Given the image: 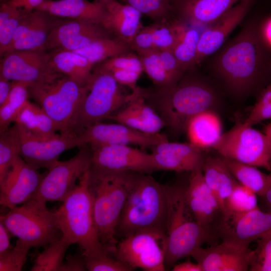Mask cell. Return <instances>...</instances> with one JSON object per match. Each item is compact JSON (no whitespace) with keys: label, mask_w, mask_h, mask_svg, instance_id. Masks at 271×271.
Masks as SVG:
<instances>
[{"label":"cell","mask_w":271,"mask_h":271,"mask_svg":"<svg viewBox=\"0 0 271 271\" xmlns=\"http://www.w3.org/2000/svg\"><path fill=\"white\" fill-rule=\"evenodd\" d=\"M167 214L166 185L146 174L133 172L116 228V238L145 231L165 235Z\"/></svg>","instance_id":"obj_1"},{"label":"cell","mask_w":271,"mask_h":271,"mask_svg":"<svg viewBox=\"0 0 271 271\" xmlns=\"http://www.w3.org/2000/svg\"><path fill=\"white\" fill-rule=\"evenodd\" d=\"M147 102L175 134L185 131L189 120L196 114L213 110L218 103L215 91L203 81L182 78L174 86L150 92L143 89Z\"/></svg>","instance_id":"obj_2"},{"label":"cell","mask_w":271,"mask_h":271,"mask_svg":"<svg viewBox=\"0 0 271 271\" xmlns=\"http://www.w3.org/2000/svg\"><path fill=\"white\" fill-rule=\"evenodd\" d=\"M186 186L166 185L168 214L165 240L166 268L173 267L179 260L190 256L193 251L216 238L212 231L195 219L186 201Z\"/></svg>","instance_id":"obj_3"},{"label":"cell","mask_w":271,"mask_h":271,"mask_svg":"<svg viewBox=\"0 0 271 271\" xmlns=\"http://www.w3.org/2000/svg\"><path fill=\"white\" fill-rule=\"evenodd\" d=\"M133 173L120 172L98 176L89 175L95 226L99 240L109 255L113 254L118 242L116 228Z\"/></svg>","instance_id":"obj_4"},{"label":"cell","mask_w":271,"mask_h":271,"mask_svg":"<svg viewBox=\"0 0 271 271\" xmlns=\"http://www.w3.org/2000/svg\"><path fill=\"white\" fill-rule=\"evenodd\" d=\"M217 72L227 86L236 93H243L260 80L264 55L254 28L242 31L223 49L215 65Z\"/></svg>","instance_id":"obj_5"},{"label":"cell","mask_w":271,"mask_h":271,"mask_svg":"<svg viewBox=\"0 0 271 271\" xmlns=\"http://www.w3.org/2000/svg\"><path fill=\"white\" fill-rule=\"evenodd\" d=\"M88 85H81L54 72L45 80L29 85L30 97L52 119L60 133L76 134L75 127Z\"/></svg>","instance_id":"obj_6"},{"label":"cell","mask_w":271,"mask_h":271,"mask_svg":"<svg viewBox=\"0 0 271 271\" xmlns=\"http://www.w3.org/2000/svg\"><path fill=\"white\" fill-rule=\"evenodd\" d=\"M62 202L55 211L62 236L71 244L77 243L85 256L107 254L99 240L95 226L89 169Z\"/></svg>","instance_id":"obj_7"},{"label":"cell","mask_w":271,"mask_h":271,"mask_svg":"<svg viewBox=\"0 0 271 271\" xmlns=\"http://www.w3.org/2000/svg\"><path fill=\"white\" fill-rule=\"evenodd\" d=\"M46 204L30 199L1 215L0 221L11 234L32 247H45L62 236L56 211L48 210Z\"/></svg>","instance_id":"obj_8"},{"label":"cell","mask_w":271,"mask_h":271,"mask_svg":"<svg viewBox=\"0 0 271 271\" xmlns=\"http://www.w3.org/2000/svg\"><path fill=\"white\" fill-rule=\"evenodd\" d=\"M88 93L81 106L75 127L79 136L85 128L107 119L129 101L120 85L108 71L98 68L88 83Z\"/></svg>","instance_id":"obj_9"},{"label":"cell","mask_w":271,"mask_h":271,"mask_svg":"<svg viewBox=\"0 0 271 271\" xmlns=\"http://www.w3.org/2000/svg\"><path fill=\"white\" fill-rule=\"evenodd\" d=\"M221 157L271 171V157L265 133L238 122L223 133L213 147Z\"/></svg>","instance_id":"obj_10"},{"label":"cell","mask_w":271,"mask_h":271,"mask_svg":"<svg viewBox=\"0 0 271 271\" xmlns=\"http://www.w3.org/2000/svg\"><path fill=\"white\" fill-rule=\"evenodd\" d=\"M90 163V148L83 146L72 158L58 161L48 170L30 199L45 204L50 201L63 202L76 187L77 181L89 169Z\"/></svg>","instance_id":"obj_11"},{"label":"cell","mask_w":271,"mask_h":271,"mask_svg":"<svg viewBox=\"0 0 271 271\" xmlns=\"http://www.w3.org/2000/svg\"><path fill=\"white\" fill-rule=\"evenodd\" d=\"M90 176L120 172L148 174L158 171L151 153L131 146L108 145L90 148Z\"/></svg>","instance_id":"obj_12"},{"label":"cell","mask_w":271,"mask_h":271,"mask_svg":"<svg viewBox=\"0 0 271 271\" xmlns=\"http://www.w3.org/2000/svg\"><path fill=\"white\" fill-rule=\"evenodd\" d=\"M165 235L141 231L121 239L113 253L115 258L133 270L164 271Z\"/></svg>","instance_id":"obj_13"},{"label":"cell","mask_w":271,"mask_h":271,"mask_svg":"<svg viewBox=\"0 0 271 271\" xmlns=\"http://www.w3.org/2000/svg\"><path fill=\"white\" fill-rule=\"evenodd\" d=\"M271 230V212L259 208L243 213L226 212L215 228L217 237L243 248Z\"/></svg>","instance_id":"obj_14"},{"label":"cell","mask_w":271,"mask_h":271,"mask_svg":"<svg viewBox=\"0 0 271 271\" xmlns=\"http://www.w3.org/2000/svg\"><path fill=\"white\" fill-rule=\"evenodd\" d=\"M18 135L20 155L28 165L38 170L50 169L64 151L82 146L79 136L57 134L50 139L37 138L15 124Z\"/></svg>","instance_id":"obj_15"},{"label":"cell","mask_w":271,"mask_h":271,"mask_svg":"<svg viewBox=\"0 0 271 271\" xmlns=\"http://www.w3.org/2000/svg\"><path fill=\"white\" fill-rule=\"evenodd\" d=\"M79 137L82 146H87L90 148L124 145L152 149L168 140L166 135L160 132L147 133L117 122L110 124L98 122L85 128Z\"/></svg>","instance_id":"obj_16"},{"label":"cell","mask_w":271,"mask_h":271,"mask_svg":"<svg viewBox=\"0 0 271 271\" xmlns=\"http://www.w3.org/2000/svg\"><path fill=\"white\" fill-rule=\"evenodd\" d=\"M50 58L44 50L9 52L1 61L0 76L29 85L40 82L55 71L50 66Z\"/></svg>","instance_id":"obj_17"},{"label":"cell","mask_w":271,"mask_h":271,"mask_svg":"<svg viewBox=\"0 0 271 271\" xmlns=\"http://www.w3.org/2000/svg\"><path fill=\"white\" fill-rule=\"evenodd\" d=\"M185 198L196 221L215 234V228L222 212L218 200L205 182L202 168L191 172Z\"/></svg>","instance_id":"obj_18"},{"label":"cell","mask_w":271,"mask_h":271,"mask_svg":"<svg viewBox=\"0 0 271 271\" xmlns=\"http://www.w3.org/2000/svg\"><path fill=\"white\" fill-rule=\"evenodd\" d=\"M44 174L19 156L0 184V203L9 209L29 200L38 188Z\"/></svg>","instance_id":"obj_19"},{"label":"cell","mask_w":271,"mask_h":271,"mask_svg":"<svg viewBox=\"0 0 271 271\" xmlns=\"http://www.w3.org/2000/svg\"><path fill=\"white\" fill-rule=\"evenodd\" d=\"M255 0H241L202 32L198 42L196 65L216 52L242 21Z\"/></svg>","instance_id":"obj_20"},{"label":"cell","mask_w":271,"mask_h":271,"mask_svg":"<svg viewBox=\"0 0 271 271\" xmlns=\"http://www.w3.org/2000/svg\"><path fill=\"white\" fill-rule=\"evenodd\" d=\"M252 250L222 241L207 248L199 247L191 253L202 271L249 270Z\"/></svg>","instance_id":"obj_21"},{"label":"cell","mask_w":271,"mask_h":271,"mask_svg":"<svg viewBox=\"0 0 271 271\" xmlns=\"http://www.w3.org/2000/svg\"><path fill=\"white\" fill-rule=\"evenodd\" d=\"M110 36L101 25L71 20L53 26L44 47L46 49L75 51L99 38Z\"/></svg>","instance_id":"obj_22"},{"label":"cell","mask_w":271,"mask_h":271,"mask_svg":"<svg viewBox=\"0 0 271 271\" xmlns=\"http://www.w3.org/2000/svg\"><path fill=\"white\" fill-rule=\"evenodd\" d=\"M158 170L192 172L201 169L206 157L204 150L190 143L162 142L152 149Z\"/></svg>","instance_id":"obj_23"},{"label":"cell","mask_w":271,"mask_h":271,"mask_svg":"<svg viewBox=\"0 0 271 271\" xmlns=\"http://www.w3.org/2000/svg\"><path fill=\"white\" fill-rule=\"evenodd\" d=\"M107 119L147 133H160L165 126L162 118L146 100L142 88L138 87L130 93L128 102Z\"/></svg>","instance_id":"obj_24"},{"label":"cell","mask_w":271,"mask_h":271,"mask_svg":"<svg viewBox=\"0 0 271 271\" xmlns=\"http://www.w3.org/2000/svg\"><path fill=\"white\" fill-rule=\"evenodd\" d=\"M50 16L39 10L25 13L6 54L14 51L44 50L53 26Z\"/></svg>","instance_id":"obj_25"},{"label":"cell","mask_w":271,"mask_h":271,"mask_svg":"<svg viewBox=\"0 0 271 271\" xmlns=\"http://www.w3.org/2000/svg\"><path fill=\"white\" fill-rule=\"evenodd\" d=\"M36 10L51 16L78 20L101 25L106 6L95 0H44Z\"/></svg>","instance_id":"obj_26"},{"label":"cell","mask_w":271,"mask_h":271,"mask_svg":"<svg viewBox=\"0 0 271 271\" xmlns=\"http://www.w3.org/2000/svg\"><path fill=\"white\" fill-rule=\"evenodd\" d=\"M105 6L106 13L101 25L130 46L136 34L142 28L141 13L116 0H112Z\"/></svg>","instance_id":"obj_27"},{"label":"cell","mask_w":271,"mask_h":271,"mask_svg":"<svg viewBox=\"0 0 271 271\" xmlns=\"http://www.w3.org/2000/svg\"><path fill=\"white\" fill-rule=\"evenodd\" d=\"M241 0H177L180 17L194 26L209 25Z\"/></svg>","instance_id":"obj_28"},{"label":"cell","mask_w":271,"mask_h":271,"mask_svg":"<svg viewBox=\"0 0 271 271\" xmlns=\"http://www.w3.org/2000/svg\"><path fill=\"white\" fill-rule=\"evenodd\" d=\"M185 131L189 143L204 151L213 148L223 134L221 120L213 110L201 112L192 117Z\"/></svg>","instance_id":"obj_29"},{"label":"cell","mask_w":271,"mask_h":271,"mask_svg":"<svg viewBox=\"0 0 271 271\" xmlns=\"http://www.w3.org/2000/svg\"><path fill=\"white\" fill-rule=\"evenodd\" d=\"M202 170L205 182L218 200L223 214L227 201L238 182L221 157L206 156Z\"/></svg>","instance_id":"obj_30"},{"label":"cell","mask_w":271,"mask_h":271,"mask_svg":"<svg viewBox=\"0 0 271 271\" xmlns=\"http://www.w3.org/2000/svg\"><path fill=\"white\" fill-rule=\"evenodd\" d=\"M14 122L33 136L42 139L56 136L58 128L52 119L37 104L28 100Z\"/></svg>","instance_id":"obj_31"},{"label":"cell","mask_w":271,"mask_h":271,"mask_svg":"<svg viewBox=\"0 0 271 271\" xmlns=\"http://www.w3.org/2000/svg\"><path fill=\"white\" fill-rule=\"evenodd\" d=\"M51 55L52 69L78 83L86 85L92 74L93 65L81 55L67 50H58Z\"/></svg>","instance_id":"obj_32"},{"label":"cell","mask_w":271,"mask_h":271,"mask_svg":"<svg viewBox=\"0 0 271 271\" xmlns=\"http://www.w3.org/2000/svg\"><path fill=\"white\" fill-rule=\"evenodd\" d=\"M221 158L237 181L257 195L264 197L271 188V173L266 174L256 167L228 158Z\"/></svg>","instance_id":"obj_33"},{"label":"cell","mask_w":271,"mask_h":271,"mask_svg":"<svg viewBox=\"0 0 271 271\" xmlns=\"http://www.w3.org/2000/svg\"><path fill=\"white\" fill-rule=\"evenodd\" d=\"M130 46L118 38L104 37L74 52L81 55L93 65L109 58L129 52Z\"/></svg>","instance_id":"obj_34"},{"label":"cell","mask_w":271,"mask_h":271,"mask_svg":"<svg viewBox=\"0 0 271 271\" xmlns=\"http://www.w3.org/2000/svg\"><path fill=\"white\" fill-rule=\"evenodd\" d=\"M178 35L173 52L185 71L196 65L197 48L202 33L195 27H188L178 21Z\"/></svg>","instance_id":"obj_35"},{"label":"cell","mask_w":271,"mask_h":271,"mask_svg":"<svg viewBox=\"0 0 271 271\" xmlns=\"http://www.w3.org/2000/svg\"><path fill=\"white\" fill-rule=\"evenodd\" d=\"M29 84L13 81L10 94L6 101L0 105V133L6 131L19 111L29 100Z\"/></svg>","instance_id":"obj_36"},{"label":"cell","mask_w":271,"mask_h":271,"mask_svg":"<svg viewBox=\"0 0 271 271\" xmlns=\"http://www.w3.org/2000/svg\"><path fill=\"white\" fill-rule=\"evenodd\" d=\"M72 244L63 236L36 254L31 271H59L66 252Z\"/></svg>","instance_id":"obj_37"},{"label":"cell","mask_w":271,"mask_h":271,"mask_svg":"<svg viewBox=\"0 0 271 271\" xmlns=\"http://www.w3.org/2000/svg\"><path fill=\"white\" fill-rule=\"evenodd\" d=\"M24 12L3 1L0 6V54L5 55L11 45Z\"/></svg>","instance_id":"obj_38"},{"label":"cell","mask_w":271,"mask_h":271,"mask_svg":"<svg viewBox=\"0 0 271 271\" xmlns=\"http://www.w3.org/2000/svg\"><path fill=\"white\" fill-rule=\"evenodd\" d=\"M20 156L19 140L14 125L0 133V184Z\"/></svg>","instance_id":"obj_39"},{"label":"cell","mask_w":271,"mask_h":271,"mask_svg":"<svg viewBox=\"0 0 271 271\" xmlns=\"http://www.w3.org/2000/svg\"><path fill=\"white\" fill-rule=\"evenodd\" d=\"M145 71L153 83L159 88H168L176 83L165 69L159 50L152 49L138 53Z\"/></svg>","instance_id":"obj_40"},{"label":"cell","mask_w":271,"mask_h":271,"mask_svg":"<svg viewBox=\"0 0 271 271\" xmlns=\"http://www.w3.org/2000/svg\"><path fill=\"white\" fill-rule=\"evenodd\" d=\"M257 208H258L257 195L251 190L238 183L235 186L227 201L224 213L226 212L243 213Z\"/></svg>","instance_id":"obj_41"},{"label":"cell","mask_w":271,"mask_h":271,"mask_svg":"<svg viewBox=\"0 0 271 271\" xmlns=\"http://www.w3.org/2000/svg\"><path fill=\"white\" fill-rule=\"evenodd\" d=\"M257 240V246L252 250L249 270L271 271V230Z\"/></svg>","instance_id":"obj_42"},{"label":"cell","mask_w":271,"mask_h":271,"mask_svg":"<svg viewBox=\"0 0 271 271\" xmlns=\"http://www.w3.org/2000/svg\"><path fill=\"white\" fill-rule=\"evenodd\" d=\"M152 25L154 49L173 50L178 39V21L171 24L159 23Z\"/></svg>","instance_id":"obj_43"},{"label":"cell","mask_w":271,"mask_h":271,"mask_svg":"<svg viewBox=\"0 0 271 271\" xmlns=\"http://www.w3.org/2000/svg\"><path fill=\"white\" fill-rule=\"evenodd\" d=\"M31 247L27 243L18 239L14 247L0 256V271L21 270Z\"/></svg>","instance_id":"obj_44"},{"label":"cell","mask_w":271,"mask_h":271,"mask_svg":"<svg viewBox=\"0 0 271 271\" xmlns=\"http://www.w3.org/2000/svg\"><path fill=\"white\" fill-rule=\"evenodd\" d=\"M269 118H271V84L262 90L244 122L252 126Z\"/></svg>","instance_id":"obj_45"},{"label":"cell","mask_w":271,"mask_h":271,"mask_svg":"<svg viewBox=\"0 0 271 271\" xmlns=\"http://www.w3.org/2000/svg\"><path fill=\"white\" fill-rule=\"evenodd\" d=\"M99 68L107 71L116 69L130 70L142 73L144 71L140 56L129 52L103 61Z\"/></svg>","instance_id":"obj_46"},{"label":"cell","mask_w":271,"mask_h":271,"mask_svg":"<svg viewBox=\"0 0 271 271\" xmlns=\"http://www.w3.org/2000/svg\"><path fill=\"white\" fill-rule=\"evenodd\" d=\"M85 256V255H84ZM87 270L131 271L133 269L124 263L109 257L107 254L85 256Z\"/></svg>","instance_id":"obj_47"},{"label":"cell","mask_w":271,"mask_h":271,"mask_svg":"<svg viewBox=\"0 0 271 271\" xmlns=\"http://www.w3.org/2000/svg\"><path fill=\"white\" fill-rule=\"evenodd\" d=\"M159 52L165 69L174 81L177 83L182 78L185 71L176 58L173 50H159Z\"/></svg>","instance_id":"obj_48"},{"label":"cell","mask_w":271,"mask_h":271,"mask_svg":"<svg viewBox=\"0 0 271 271\" xmlns=\"http://www.w3.org/2000/svg\"><path fill=\"white\" fill-rule=\"evenodd\" d=\"M130 46L138 53L155 49L152 25L142 28L134 37Z\"/></svg>","instance_id":"obj_49"},{"label":"cell","mask_w":271,"mask_h":271,"mask_svg":"<svg viewBox=\"0 0 271 271\" xmlns=\"http://www.w3.org/2000/svg\"><path fill=\"white\" fill-rule=\"evenodd\" d=\"M108 72L118 83L126 86L132 90L137 87V82L142 74V73L130 70L116 69Z\"/></svg>","instance_id":"obj_50"},{"label":"cell","mask_w":271,"mask_h":271,"mask_svg":"<svg viewBox=\"0 0 271 271\" xmlns=\"http://www.w3.org/2000/svg\"><path fill=\"white\" fill-rule=\"evenodd\" d=\"M85 270H87L86 260L83 251L81 248L75 254L68 255L59 269V271Z\"/></svg>","instance_id":"obj_51"},{"label":"cell","mask_w":271,"mask_h":271,"mask_svg":"<svg viewBox=\"0 0 271 271\" xmlns=\"http://www.w3.org/2000/svg\"><path fill=\"white\" fill-rule=\"evenodd\" d=\"M154 19L164 20L171 10V0H148Z\"/></svg>","instance_id":"obj_52"},{"label":"cell","mask_w":271,"mask_h":271,"mask_svg":"<svg viewBox=\"0 0 271 271\" xmlns=\"http://www.w3.org/2000/svg\"><path fill=\"white\" fill-rule=\"evenodd\" d=\"M44 0H5L9 4L24 13L36 10Z\"/></svg>","instance_id":"obj_53"},{"label":"cell","mask_w":271,"mask_h":271,"mask_svg":"<svg viewBox=\"0 0 271 271\" xmlns=\"http://www.w3.org/2000/svg\"><path fill=\"white\" fill-rule=\"evenodd\" d=\"M10 234L7 227L0 221V256L13 247L10 243Z\"/></svg>","instance_id":"obj_54"},{"label":"cell","mask_w":271,"mask_h":271,"mask_svg":"<svg viewBox=\"0 0 271 271\" xmlns=\"http://www.w3.org/2000/svg\"><path fill=\"white\" fill-rule=\"evenodd\" d=\"M126 4L135 8L142 14H144L151 18L154 19V15L150 9L148 0H122Z\"/></svg>","instance_id":"obj_55"},{"label":"cell","mask_w":271,"mask_h":271,"mask_svg":"<svg viewBox=\"0 0 271 271\" xmlns=\"http://www.w3.org/2000/svg\"><path fill=\"white\" fill-rule=\"evenodd\" d=\"M13 81L0 76V105L8 98L12 86Z\"/></svg>","instance_id":"obj_56"},{"label":"cell","mask_w":271,"mask_h":271,"mask_svg":"<svg viewBox=\"0 0 271 271\" xmlns=\"http://www.w3.org/2000/svg\"><path fill=\"white\" fill-rule=\"evenodd\" d=\"M172 270L173 271H202L201 266L198 263H194L190 260L175 264Z\"/></svg>","instance_id":"obj_57"},{"label":"cell","mask_w":271,"mask_h":271,"mask_svg":"<svg viewBox=\"0 0 271 271\" xmlns=\"http://www.w3.org/2000/svg\"><path fill=\"white\" fill-rule=\"evenodd\" d=\"M262 33L265 40L271 46V18L265 22Z\"/></svg>","instance_id":"obj_58"},{"label":"cell","mask_w":271,"mask_h":271,"mask_svg":"<svg viewBox=\"0 0 271 271\" xmlns=\"http://www.w3.org/2000/svg\"><path fill=\"white\" fill-rule=\"evenodd\" d=\"M264 133L266 136L268 143L269 150L271 157V123L268 124L265 127Z\"/></svg>","instance_id":"obj_59"},{"label":"cell","mask_w":271,"mask_h":271,"mask_svg":"<svg viewBox=\"0 0 271 271\" xmlns=\"http://www.w3.org/2000/svg\"><path fill=\"white\" fill-rule=\"evenodd\" d=\"M98 1L102 3L103 4L106 5L112 0H98Z\"/></svg>","instance_id":"obj_60"},{"label":"cell","mask_w":271,"mask_h":271,"mask_svg":"<svg viewBox=\"0 0 271 271\" xmlns=\"http://www.w3.org/2000/svg\"><path fill=\"white\" fill-rule=\"evenodd\" d=\"M270 212H271V206H270Z\"/></svg>","instance_id":"obj_61"},{"label":"cell","mask_w":271,"mask_h":271,"mask_svg":"<svg viewBox=\"0 0 271 271\" xmlns=\"http://www.w3.org/2000/svg\"><path fill=\"white\" fill-rule=\"evenodd\" d=\"M270 163H271V162H270Z\"/></svg>","instance_id":"obj_62"}]
</instances>
